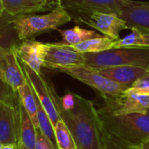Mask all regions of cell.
<instances>
[{
	"label": "cell",
	"mask_w": 149,
	"mask_h": 149,
	"mask_svg": "<svg viewBox=\"0 0 149 149\" xmlns=\"http://www.w3.org/2000/svg\"><path fill=\"white\" fill-rule=\"evenodd\" d=\"M97 71L107 79L127 88L131 87L138 79L149 73L148 69L135 65H119L103 68Z\"/></svg>",
	"instance_id": "16"
},
{
	"label": "cell",
	"mask_w": 149,
	"mask_h": 149,
	"mask_svg": "<svg viewBox=\"0 0 149 149\" xmlns=\"http://www.w3.org/2000/svg\"><path fill=\"white\" fill-rule=\"evenodd\" d=\"M19 104V103H18ZM19 141L18 105L0 103V143L17 146Z\"/></svg>",
	"instance_id": "11"
},
{
	"label": "cell",
	"mask_w": 149,
	"mask_h": 149,
	"mask_svg": "<svg viewBox=\"0 0 149 149\" xmlns=\"http://www.w3.org/2000/svg\"><path fill=\"white\" fill-rule=\"evenodd\" d=\"M101 134H102V143L103 149H130L127 146L120 143L114 137H113L109 133H107L101 126Z\"/></svg>",
	"instance_id": "25"
},
{
	"label": "cell",
	"mask_w": 149,
	"mask_h": 149,
	"mask_svg": "<svg viewBox=\"0 0 149 149\" xmlns=\"http://www.w3.org/2000/svg\"><path fill=\"white\" fill-rule=\"evenodd\" d=\"M17 149H30L29 148H27L26 146H24V144H22L20 141H18L17 146Z\"/></svg>",
	"instance_id": "30"
},
{
	"label": "cell",
	"mask_w": 149,
	"mask_h": 149,
	"mask_svg": "<svg viewBox=\"0 0 149 149\" xmlns=\"http://www.w3.org/2000/svg\"><path fill=\"white\" fill-rule=\"evenodd\" d=\"M0 79L15 92L27 81L14 46L0 49Z\"/></svg>",
	"instance_id": "10"
},
{
	"label": "cell",
	"mask_w": 149,
	"mask_h": 149,
	"mask_svg": "<svg viewBox=\"0 0 149 149\" xmlns=\"http://www.w3.org/2000/svg\"><path fill=\"white\" fill-rule=\"evenodd\" d=\"M71 20V16L60 4L47 14H28L14 17L11 23L21 41L24 39H33L42 33L58 30L59 26L69 23Z\"/></svg>",
	"instance_id": "3"
},
{
	"label": "cell",
	"mask_w": 149,
	"mask_h": 149,
	"mask_svg": "<svg viewBox=\"0 0 149 149\" xmlns=\"http://www.w3.org/2000/svg\"><path fill=\"white\" fill-rule=\"evenodd\" d=\"M20 63L27 80L31 84L37 98L48 114L53 127H55L61 118L57 105L58 94L55 92L53 86L43 77L42 73L38 74L25 64L22 62Z\"/></svg>",
	"instance_id": "7"
},
{
	"label": "cell",
	"mask_w": 149,
	"mask_h": 149,
	"mask_svg": "<svg viewBox=\"0 0 149 149\" xmlns=\"http://www.w3.org/2000/svg\"><path fill=\"white\" fill-rule=\"evenodd\" d=\"M35 149H56L52 142L41 132L39 128H37V140Z\"/></svg>",
	"instance_id": "26"
},
{
	"label": "cell",
	"mask_w": 149,
	"mask_h": 149,
	"mask_svg": "<svg viewBox=\"0 0 149 149\" xmlns=\"http://www.w3.org/2000/svg\"><path fill=\"white\" fill-rule=\"evenodd\" d=\"M56 1H57V2H58V3L59 4H60V3H61V1H62V0H56Z\"/></svg>",
	"instance_id": "32"
},
{
	"label": "cell",
	"mask_w": 149,
	"mask_h": 149,
	"mask_svg": "<svg viewBox=\"0 0 149 149\" xmlns=\"http://www.w3.org/2000/svg\"><path fill=\"white\" fill-rule=\"evenodd\" d=\"M84 54L85 65L94 70L119 65L149 67V47H120Z\"/></svg>",
	"instance_id": "4"
},
{
	"label": "cell",
	"mask_w": 149,
	"mask_h": 149,
	"mask_svg": "<svg viewBox=\"0 0 149 149\" xmlns=\"http://www.w3.org/2000/svg\"><path fill=\"white\" fill-rule=\"evenodd\" d=\"M2 149H17V147L14 145H3Z\"/></svg>",
	"instance_id": "29"
},
{
	"label": "cell",
	"mask_w": 149,
	"mask_h": 149,
	"mask_svg": "<svg viewBox=\"0 0 149 149\" xmlns=\"http://www.w3.org/2000/svg\"><path fill=\"white\" fill-rule=\"evenodd\" d=\"M56 142L58 149H78L75 140L66 124L60 120L54 127Z\"/></svg>",
	"instance_id": "23"
},
{
	"label": "cell",
	"mask_w": 149,
	"mask_h": 149,
	"mask_svg": "<svg viewBox=\"0 0 149 149\" xmlns=\"http://www.w3.org/2000/svg\"><path fill=\"white\" fill-rule=\"evenodd\" d=\"M43 66L53 70L72 65H86L84 53L75 51L67 45L58 43L43 44Z\"/></svg>",
	"instance_id": "8"
},
{
	"label": "cell",
	"mask_w": 149,
	"mask_h": 149,
	"mask_svg": "<svg viewBox=\"0 0 149 149\" xmlns=\"http://www.w3.org/2000/svg\"><path fill=\"white\" fill-rule=\"evenodd\" d=\"M13 18L6 13L0 17V49L15 46L20 42L11 23Z\"/></svg>",
	"instance_id": "20"
},
{
	"label": "cell",
	"mask_w": 149,
	"mask_h": 149,
	"mask_svg": "<svg viewBox=\"0 0 149 149\" xmlns=\"http://www.w3.org/2000/svg\"><path fill=\"white\" fill-rule=\"evenodd\" d=\"M3 14H4V10H3V4H2V2H1V0H0V17H2Z\"/></svg>",
	"instance_id": "31"
},
{
	"label": "cell",
	"mask_w": 149,
	"mask_h": 149,
	"mask_svg": "<svg viewBox=\"0 0 149 149\" xmlns=\"http://www.w3.org/2000/svg\"><path fill=\"white\" fill-rule=\"evenodd\" d=\"M131 0H62L61 5L77 23L85 24L91 14L96 11L120 16L122 9Z\"/></svg>",
	"instance_id": "6"
},
{
	"label": "cell",
	"mask_w": 149,
	"mask_h": 149,
	"mask_svg": "<svg viewBox=\"0 0 149 149\" xmlns=\"http://www.w3.org/2000/svg\"><path fill=\"white\" fill-rule=\"evenodd\" d=\"M58 31L62 36V41L60 43L67 45H75L83 42L86 39L100 36L95 31L83 29L79 26H75L73 28L67 29V30L58 29Z\"/></svg>",
	"instance_id": "22"
},
{
	"label": "cell",
	"mask_w": 149,
	"mask_h": 149,
	"mask_svg": "<svg viewBox=\"0 0 149 149\" xmlns=\"http://www.w3.org/2000/svg\"><path fill=\"white\" fill-rule=\"evenodd\" d=\"M148 113H149V109H148Z\"/></svg>",
	"instance_id": "34"
},
{
	"label": "cell",
	"mask_w": 149,
	"mask_h": 149,
	"mask_svg": "<svg viewBox=\"0 0 149 149\" xmlns=\"http://www.w3.org/2000/svg\"><path fill=\"white\" fill-rule=\"evenodd\" d=\"M148 72H149V67H148Z\"/></svg>",
	"instance_id": "35"
},
{
	"label": "cell",
	"mask_w": 149,
	"mask_h": 149,
	"mask_svg": "<svg viewBox=\"0 0 149 149\" xmlns=\"http://www.w3.org/2000/svg\"><path fill=\"white\" fill-rule=\"evenodd\" d=\"M85 24L98 30L104 36L109 37L113 40L120 39V32L122 30L129 29L126 22L120 16L101 11L91 14L85 22Z\"/></svg>",
	"instance_id": "12"
},
{
	"label": "cell",
	"mask_w": 149,
	"mask_h": 149,
	"mask_svg": "<svg viewBox=\"0 0 149 149\" xmlns=\"http://www.w3.org/2000/svg\"><path fill=\"white\" fill-rule=\"evenodd\" d=\"M131 31L132 32L123 38L114 40L113 48L149 47V32L136 28H132Z\"/></svg>",
	"instance_id": "21"
},
{
	"label": "cell",
	"mask_w": 149,
	"mask_h": 149,
	"mask_svg": "<svg viewBox=\"0 0 149 149\" xmlns=\"http://www.w3.org/2000/svg\"><path fill=\"white\" fill-rule=\"evenodd\" d=\"M75 95L74 107L64 110L58 105L61 120L71 131L78 149H103L101 123L93 103Z\"/></svg>",
	"instance_id": "1"
},
{
	"label": "cell",
	"mask_w": 149,
	"mask_h": 149,
	"mask_svg": "<svg viewBox=\"0 0 149 149\" xmlns=\"http://www.w3.org/2000/svg\"><path fill=\"white\" fill-rule=\"evenodd\" d=\"M120 17L126 22L129 30L136 28L149 32V2L131 0L124 7Z\"/></svg>",
	"instance_id": "15"
},
{
	"label": "cell",
	"mask_w": 149,
	"mask_h": 149,
	"mask_svg": "<svg viewBox=\"0 0 149 149\" xmlns=\"http://www.w3.org/2000/svg\"><path fill=\"white\" fill-rule=\"evenodd\" d=\"M114 40L107 36H98L86 39L83 42L69 45L75 51L80 53H89V52H100L107 50L113 49Z\"/></svg>",
	"instance_id": "19"
},
{
	"label": "cell",
	"mask_w": 149,
	"mask_h": 149,
	"mask_svg": "<svg viewBox=\"0 0 149 149\" xmlns=\"http://www.w3.org/2000/svg\"><path fill=\"white\" fill-rule=\"evenodd\" d=\"M2 147H3V145H2V144L0 143V149H2Z\"/></svg>",
	"instance_id": "33"
},
{
	"label": "cell",
	"mask_w": 149,
	"mask_h": 149,
	"mask_svg": "<svg viewBox=\"0 0 149 149\" xmlns=\"http://www.w3.org/2000/svg\"><path fill=\"white\" fill-rule=\"evenodd\" d=\"M134 90L145 93V94H149V73L147 75L138 79L131 86Z\"/></svg>",
	"instance_id": "27"
},
{
	"label": "cell",
	"mask_w": 149,
	"mask_h": 149,
	"mask_svg": "<svg viewBox=\"0 0 149 149\" xmlns=\"http://www.w3.org/2000/svg\"><path fill=\"white\" fill-rule=\"evenodd\" d=\"M18 125L19 141L30 149H35L37 128L20 101L18 104Z\"/></svg>",
	"instance_id": "17"
},
{
	"label": "cell",
	"mask_w": 149,
	"mask_h": 149,
	"mask_svg": "<svg viewBox=\"0 0 149 149\" xmlns=\"http://www.w3.org/2000/svg\"><path fill=\"white\" fill-rule=\"evenodd\" d=\"M1 102L18 105L19 99L17 93L0 79V103Z\"/></svg>",
	"instance_id": "24"
},
{
	"label": "cell",
	"mask_w": 149,
	"mask_h": 149,
	"mask_svg": "<svg viewBox=\"0 0 149 149\" xmlns=\"http://www.w3.org/2000/svg\"><path fill=\"white\" fill-rule=\"evenodd\" d=\"M105 106L119 114L145 113L149 109V94L139 93L129 87L117 99L105 101Z\"/></svg>",
	"instance_id": "9"
},
{
	"label": "cell",
	"mask_w": 149,
	"mask_h": 149,
	"mask_svg": "<svg viewBox=\"0 0 149 149\" xmlns=\"http://www.w3.org/2000/svg\"><path fill=\"white\" fill-rule=\"evenodd\" d=\"M130 149H149V140L140 146H137V147H134V148H132Z\"/></svg>",
	"instance_id": "28"
},
{
	"label": "cell",
	"mask_w": 149,
	"mask_h": 149,
	"mask_svg": "<svg viewBox=\"0 0 149 149\" xmlns=\"http://www.w3.org/2000/svg\"><path fill=\"white\" fill-rule=\"evenodd\" d=\"M1 2L4 13L12 17L52 10L60 5L56 0H1Z\"/></svg>",
	"instance_id": "13"
},
{
	"label": "cell",
	"mask_w": 149,
	"mask_h": 149,
	"mask_svg": "<svg viewBox=\"0 0 149 149\" xmlns=\"http://www.w3.org/2000/svg\"><path fill=\"white\" fill-rule=\"evenodd\" d=\"M58 71L64 72L97 90L104 101L117 99L126 89H127V87L107 79L100 74L97 70L90 68L85 65L62 67L58 69Z\"/></svg>",
	"instance_id": "5"
},
{
	"label": "cell",
	"mask_w": 149,
	"mask_h": 149,
	"mask_svg": "<svg viewBox=\"0 0 149 149\" xmlns=\"http://www.w3.org/2000/svg\"><path fill=\"white\" fill-rule=\"evenodd\" d=\"M17 95L20 103L24 107L26 112L28 113L30 118L31 119L34 126L36 128H38V114H37V102L38 98L36 96V93L31 87V84L27 80L23 86H21L17 91Z\"/></svg>",
	"instance_id": "18"
},
{
	"label": "cell",
	"mask_w": 149,
	"mask_h": 149,
	"mask_svg": "<svg viewBox=\"0 0 149 149\" xmlns=\"http://www.w3.org/2000/svg\"><path fill=\"white\" fill-rule=\"evenodd\" d=\"M43 43L33 39L21 40L14 46L16 55L20 62L28 65L38 74H41Z\"/></svg>",
	"instance_id": "14"
},
{
	"label": "cell",
	"mask_w": 149,
	"mask_h": 149,
	"mask_svg": "<svg viewBox=\"0 0 149 149\" xmlns=\"http://www.w3.org/2000/svg\"><path fill=\"white\" fill-rule=\"evenodd\" d=\"M103 128L129 148L140 146L149 140V113H113L105 105L97 109Z\"/></svg>",
	"instance_id": "2"
}]
</instances>
